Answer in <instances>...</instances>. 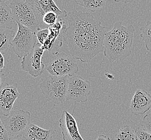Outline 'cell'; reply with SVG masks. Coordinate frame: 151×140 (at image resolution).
Instances as JSON below:
<instances>
[{
  "mask_svg": "<svg viewBox=\"0 0 151 140\" xmlns=\"http://www.w3.org/2000/svg\"><path fill=\"white\" fill-rule=\"evenodd\" d=\"M66 18L68 26L63 38L73 57L86 63L104 51L106 27L102 26L101 22L89 12L77 11L75 7Z\"/></svg>",
  "mask_w": 151,
  "mask_h": 140,
  "instance_id": "1",
  "label": "cell"
},
{
  "mask_svg": "<svg viewBox=\"0 0 151 140\" xmlns=\"http://www.w3.org/2000/svg\"><path fill=\"white\" fill-rule=\"evenodd\" d=\"M135 30L133 25L125 27L117 21L111 30L106 32L103 40L104 55L109 61H123L130 56Z\"/></svg>",
  "mask_w": 151,
  "mask_h": 140,
  "instance_id": "2",
  "label": "cell"
},
{
  "mask_svg": "<svg viewBox=\"0 0 151 140\" xmlns=\"http://www.w3.org/2000/svg\"><path fill=\"white\" fill-rule=\"evenodd\" d=\"M70 76H46L42 79L40 88L42 95L48 101L57 105L66 100Z\"/></svg>",
  "mask_w": 151,
  "mask_h": 140,
  "instance_id": "3",
  "label": "cell"
},
{
  "mask_svg": "<svg viewBox=\"0 0 151 140\" xmlns=\"http://www.w3.org/2000/svg\"><path fill=\"white\" fill-rule=\"evenodd\" d=\"M16 23H21L36 34L40 29V25L33 9L32 0H12L9 6Z\"/></svg>",
  "mask_w": 151,
  "mask_h": 140,
  "instance_id": "4",
  "label": "cell"
},
{
  "mask_svg": "<svg viewBox=\"0 0 151 140\" xmlns=\"http://www.w3.org/2000/svg\"><path fill=\"white\" fill-rule=\"evenodd\" d=\"M18 30L13 38L10 45L13 51L19 58H22L33 49L37 43L36 34L29 27L17 23Z\"/></svg>",
  "mask_w": 151,
  "mask_h": 140,
  "instance_id": "5",
  "label": "cell"
},
{
  "mask_svg": "<svg viewBox=\"0 0 151 140\" xmlns=\"http://www.w3.org/2000/svg\"><path fill=\"white\" fill-rule=\"evenodd\" d=\"M45 69L52 76H72L79 71L76 59L64 52L55 55Z\"/></svg>",
  "mask_w": 151,
  "mask_h": 140,
  "instance_id": "6",
  "label": "cell"
},
{
  "mask_svg": "<svg viewBox=\"0 0 151 140\" xmlns=\"http://www.w3.org/2000/svg\"><path fill=\"white\" fill-rule=\"evenodd\" d=\"M31 114L29 111L14 108L8 118L2 120L9 139L23 136L24 131L31 123Z\"/></svg>",
  "mask_w": 151,
  "mask_h": 140,
  "instance_id": "7",
  "label": "cell"
},
{
  "mask_svg": "<svg viewBox=\"0 0 151 140\" xmlns=\"http://www.w3.org/2000/svg\"><path fill=\"white\" fill-rule=\"evenodd\" d=\"M45 51V50L42 44L38 42L37 43L30 52L22 58V70L34 78L41 76L45 67L42 61L43 53Z\"/></svg>",
  "mask_w": 151,
  "mask_h": 140,
  "instance_id": "8",
  "label": "cell"
},
{
  "mask_svg": "<svg viewBox=\"0 0 151 140\" xmlns=\"http://www.w3.org/2000/svg\"><path fill=\"white\" fill-rule=\"evenodd\" d=\"M91 89V86L88 80L78 76H70L66 100L75 101L80 103L86 102Z\"/></svg>",
  "mask_w": 151,
  "mask_h": 140,
  "instance_id": "9",
  "label": "cell"
},
{
  "mask_svg": "<svg viewBox=\"0 0 151 140\" xmlns=\"http://www.w3.org/2000/svg\"><path fill=\"white\" fill-rule=\"evenodd\" d=\"M67 27L65 23L60 19L55 25L48 27L50 33L45 42L42 45L45 51L47 50L54 55L58 53L59 49L63 45V35Z\"/></svg>",
  "mask_w": 151,
  "mask_h": 140,
  "instance_id": "10",
  "label": "cell"
},
{
  "mask_svg": "<svg viewBox=\"0 0 151 140\" xmlns=\"http://www.w3.org/2000/svg\"><path fill=\"white\" fill-rule=\"evenodd\" d=\"M18 85L15 83L10 85L6 84L0 89V114L8 116L13 109L16 100L21 95L18 92Z\"/></svg>",
  "mask_w": 151,
  "mask_h": 140,
  "instance_id": "11",
  "label": "cell"
},
{
  "mask_svg": "<svg viewBox=\"0 0 151 140\" xmlns=\"http://www.w3.org/2000/svg\"><path fill=\"white\" fill-rule=\"evenodd\" d=\"M59 122L63 140H85L80 134L76 119L69 112L64 110Z\"/></svg>",
  "mask_w": 151,
  "mask_h": 140,
  "instance_id": "12",
  "label": "cell"
},
{
  "mask_svg": "<svg viewBox=\"0 0 151 140\" xmlns=\"http://www.w3.org/2000/svg\"><path fill=\"white\" fill-rule=\"evenodd\" d=\"M33 9L40 23V27L42 25V19L44 15L48 12H55L57 14L59 21L66 18L67 12L65 10L59 9L53 0H32Z\"/></svg>",
  "mask_w": 151,
  "mask_h": 140,
  "instance_id": "13",
  "label": "cell"
},
{
  "mask_svg": "<svg viewBox=\"0 0 151 140\" xmlns=\"http://www.w3.org/2000/svg\"><path fill=\"white\" fill-rule=\"evenodd\" d=\"M151 108V95L143 89H137L131 101L130 112L136 116L141 115Z\"/></svg>",
  "mask_w": 151,
  "mask_h": 140,
  "instance_id": "14",
  "label": "cell"
},
{
  "mask_svg": "<svg viewBox=\"0 0 151 140\" xmlns=\"http://www.w3.org/2000/svg\"><path fill=\"white\" fill-rule=\"evenodd\" d=\"M53 129H45L31 123L24 131L23 137L27 140H53Z\"/></svg>",
  "mask_w": 151,
  "mask_h": 140,
  "instance_id": "15",
  "label": "cell"
},
{
  "mask_svg": "<svg viewBox=\"0 0 151 140\" xmlns=\"http://www.w3.org/2000/svg\"><path fill=\"white\" fill-rule=\"evenodd\" d=\"M16 24L10 7L5 2H0V29H12Z\"/></svg>",
  "mask_w": 151,
  "mask_h": 140,
  "instance_id": "16",
  "label": "cell"
},
{
  "mask_svg": "<svg viewBox=\"0 0 151 140\" xmlns=\"http://www.w3.org/2000/svg\"><path fill=\"white\" fill-rule=\"evenodd\" d=\"M14 36L15 32L12 29H0V52L3 54L8 52L9 46L10 45L11 42Z\"/></svg>",
  "mask_w": 151,
  "mask_h": 140,
  "instance_id": "17",
  "label": "cell"
},
{
  "mask_svg": "<svg viewBox=\"0 0 151 140\" xmlns=\"http://www.w3.org/2000/svg\"><path fill=\"white\" fill-rule=\"evenodd\" d=\"M76 3L86 10L95 12L106 6V0H74Z\"/></svg>",
  "mask_w": 151,
  "mask_h": 140,
  "instance_id": "18",
  "label": "cell"
},
{
  "mask_svg": "<svg viewBox=\"0 0 151 140\" xmlns=\"http://www.w3.org/2000/svg\"><path fill=\"white\" fill-rule=\"evenodd\" d=\"M115 140H137V138L134 130L129 125H126L116 133Z\"/></svg>",
  "mask_w": 151,
  "mask_h": 140,
  "instance_id": "19",
  "label": "cell"
},
{
  "mask_svg": "<svg viewBox=\"0 0 151 140\" xmlns=\"http://www.w3.org/2000/svg\"><path fill=\"white\" fill-rule=\"evenodd\" d=\"M142 33L140 35L145 44L147 50L151 52V21H148L146 24L140 28Z\"/></svg>",
  "mask_w": 151,
  "mask_h": 140,
  "instance_id": "20",
  "label": "cell"
},
{
  "mask_svg": "<svg viewBox=\"0 0 151 140\" xmlns=\"http://www.w3.org/2000/svg\"><path fill=\"white\" fill-rule=\"evenodd\" d=\"M59 21L57 14L55 12H48L44 15L42 19V24L44 23L47 27L55 25Z\"/></svg>",
  "mask_w": 151,
  "mask_h": 140,
  "instance_id": "21",
  "label": "cell"
},
{
  "mask_svg": "<svg viewBox=\"0 0 151 140\" xmlns=\"http://www.w3.org/2000/svg\"><path fill=\"white\" fill-rule=\"evenodd\" d=\"M50 33L49 28L46 27L44 29H41L37 31L36 32V37L38 43L40 44L43 45L45 42L46 40H47Z\"/></svg>",
  "mask_w": 151,
  "mask_h": 140,
  "instance_id": "22",
  "label": "cell"
},
{
  "mask_svg": "<svg viewBox=\"0 0 151 140\" xmlns=\"http://www.w3.org/2000/svg\"><path fill=\"white\" fill-rule=\"evenodd\" d=\"M134 133L137 140H151V134L140 127H137L134 129Z\"/></svg>",
  "mask_w": 151,
  "mask_h": 140,
  "instance_id": "23",
  "label": "cell"
},
{
  "mask_svg": "<svg viewBox=\"0 0 151 140\" xmlns=\"http://www.w3.org/2000/svg\"><path fill=\"white\" fill-rule=\"evenodd\" d=\"M141 123L142 128L151 134V113L144 116Z\"/></svg>",
  "mask_w": 151,
  "mask_h": 140,
  "instance_id": "24",
  "label": "cell"
},
{
  "mask_svg": "<svg viewBox=\"0 0 151 140\" xmlns=\"http://www.w3.org/2000/svg\"><path fill=\"white\" fill-rule=\"evenodd\" d=\"M2 115L0 114V140H9L8 134L2 123Z\"/></svg>",
  "mask_w": 151,
  "mask_h": 140,
  "instance_id": "25",
  "label": "cell"
},
{
  "mask_svg": "<svg viewBox=\"0 0 151 140\" xmlns=\"http://www.w3.org/2000/svg\"><path fill=\"white\" fill-rule=\"evenodd\" d=\"M4 67H5L4 58L3 53L0 52V73H2Z\"/></svg>",
  "mask_w": 151,
  "mask_h": 140,
  "instance_id": "26",
  "label": "cell"
},
{
  "mask_svg": "<svg viewBox=\"0 0 151 140\" xmlns=\"http://www.w3.org/2000/svg\"><path fill=\"white\" fill-rule=\"evenodd\" d=\"M5 81H6V78H5L4 74L2 73H0V89L6 84Z\"/></svg>",
  "mask_w": 151,
  "mask_h": 140,
  "instance_id": "27",
  "label": "cell"
},
{
  "mask_svg": "<svg viewBox=\"0 0 151 140\" xmlns=\"http://www.w3.org/2000/svg\"><path fill=\"white\" fill-rule=\"evenodd\" d=\"M96 140H110V139L109 137H107L106 135H100L97 138Z\"/></svg>",
  "mask_w": 151,
  "mask_h": 140,
  "instance_id": "28",
  "label": "cell"
},
{
  "mask_svg": "<svg viewBox=\"0 0 151 140\" xmlns=\"http://www.w3.org/2000/svg\"><path fill=\"white\" fill-rule=\"evenodd\" d=\"M115 2H121V3H132L134 1V0H114Z\"/></svg>",
  "mask_w": 151,
  "mask_h": 140,
  "instance_id": "29",
  "label": "cell"
},
{
  "mask_svg": "<svg viewBox=\"0 0 151 140\" xmlns=\"http://www.w3.org/2000/svg\"><path fill=\"white\" fill-rule=\"evenodd\" d=\"M9 140H27L24 139L23 136H17V137H12L10 138Z\"/></svg>",
  "mask_w": 151,
  "mask_h": 140,
  "instance_id": "30",
  "label": "cell"
},
{
  "mask_svg": "<svg viewBox=\"0 0 151 140\" xmlns=\"http://www.w3.org/2000/svg\"><path fill=\"white\" fill-rule=\"evenodd\" d=\"M105 76H106V77L108 79H110V80H112V79L115 78L114 76H113L112 74H110V73H106V74H105Z\"/></svg>",
  "mask_w": 151,
  "mask_h": 140,
  "instance_id": "31",
  "label": "cell"
},
{
  "mask_svg": "<svg viewBox=\"0 0 151 140\" xmlns=\"http://www.w3.org/2000/svg\"><path fill=\"white\" fill-rule=\"evenodd\" d=\"M6 1H9V0H0V2H5Z\"/></svg>",
  "mask_w": 151,
  "mask_h": 140,
  "instance_id": "32",
  "label": "cell"
}]
</instances>
